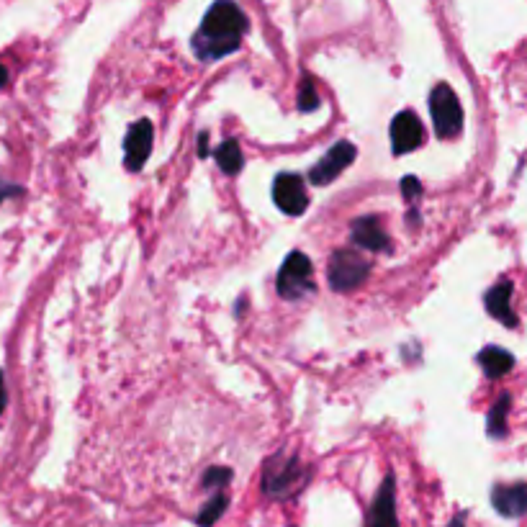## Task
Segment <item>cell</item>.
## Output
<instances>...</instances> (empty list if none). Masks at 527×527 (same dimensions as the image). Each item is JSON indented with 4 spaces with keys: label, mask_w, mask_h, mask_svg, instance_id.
<instances>
[{
    "label": "cell",
    "mask_w": 527,
    "mask_h": 527,
    "mask_svg": "<svg viewBox=\"0 0 527 527\" xmlns=\"http://www.w3.org/2000/svg\"><path fill=\"white\" fill-rule=\"evenodd\" d=\"M247 29L250 21L234 0H216L193 34L191 47L201 62H216L242 47Z\"/></svg>",
    "instance_id": "1"
},
{
    "label": "cell",
    "mask_w": 527,
    "mask_h": 527,
    "mask_svg": "<svg viewBox=\"0 0 527 527\" xmlns=\"http://www.w3.org/2000/svg\"><path fill=\"white\" fill-rule=\"evenodd\" d=\"M309 484V471L296 456H273L265 463L263 494L270 499H291Z\"/></svg>",
    "instance_id": "2"
},
{
    "label": "cell",
    "mask_w": 527,
    "mask_h": 527,
    "mask_svg": "<svg viewBox=\"0 0 527 527\" xmlns=\"http://www.w3.org/2000/svg\"><path fill=\"white\" fill-rule=\"evenodd\" d=\"M278 294L288 301H299L306 294H314V265L304 252L294 250L283 260L276 278Z\"/></svg>",
    "instance_id": "3"
},
{
    "label": "cell",
    "mask_w": 527,
    "mask_h": 527,
    "mask_svg": "<svg viewBox=\"0 0 527 527\" xmlns=\"http://www.w3.org/2000/svg\"><path fill=\"white\" fill-rule=\"evenodd\" d=\"M430 114L435 124V134L440 139H453L463 129V106L458 101L456 90L440 83L430 93Z\"/></svg>",
    "instance_id": "4"
},
{
    "label": "cell",
    "mask_w": 527,
    "mask_h": 527,
    "mask_svg": "<svg viewBox=\"0 0 527 527\" xmlns=\"http://www.w3.org/2000/svg\"><path fill=\"white\" fill-rule=\"evenodd\" d=\"M368 276H371V263L353 250H337L330 260V268H327L330 288L337 294L363 286Z\"/></svg>",
    "instance_id": "5"
},
{
    "label": "cell",
    "mask_w": 527,
    "mask_h": 527,
    "mask_svg": "<svg viewBox=\"0 0 527 527\" xmlns=\"http://www.w3.org/2000/svg\"><path fill=\"white\" fill-rule=\"evenodd\" d=\"M355 155H358L355 144H350L348 139H342V142H337L335 147L309 170L306 178H309V183H314V186H330V183H335V180L353 165Z\"/></svg>",
    "instance_id": "6"
},
{
    "label": "cell",
    "mask_w": 527,
    "mask_h": 527,
    "mask_svg": "<svg viewBox=\"0 0 527 527\" xmlns=\"http://www.w3.org/2000/svg\"><path fill=\"white\" fill-rule=\"evenodd\" d=\"M273 201L288 216H301L309 206V193L301 175L281 173L273 180Z\"/></svg>",
    "instance_id": "7"
},
{
    "label": "cell",
    "mask_w": 527,
    "mask_h": 527,
    "mask_svg": "<svg viewBox=\"0 0 527 527\" xmlns=\"http://www.w3.org/2000/svg\"><path fill=\"white\" fill-rule=\"evenodd\" d=\"M425 142V126L414 111H399L391 121V150L394 155H407L422 147Z\"/></svg>",
    "instance_id": "8"
},
{
    "label": "cell",
    "mask_w": 527,
    "mask_h": 527,
    "mask_svg": "<svg viewBox=\"0 0 527 527\" xmlns=\"http://www.w3.org/2000/svg\"><path fill=\"white\" fill-rule=\"evenodd\" d=\"M152 142H155V126L150 119H139L124 139V160L132 173L142 170L144 162L150 160Z\"/></svg>",
    "instance_id": "9"
},
{
    "label": "cell",
    "mask_w": 527,
    "mask_h": 527,
    "mask_svg": "<svg viewBox=\"0 0 527 527\" xmlns=\"http://www.w3.org/2000/svg\"><path fill=\"white\" fill-rule=\"evenodd\" d=\"M366 527H399V515H396V479L391 471L384 476L376 497H373Z\"/></svg>",
    "instance_id": "10"
},
{
    "label": "cell",
    "mask_w": 527,
    "mask_h": 527,
    "mask_svg": "<svg viewBox=\"0 0 527 527\" xmlns=\"http://www.w3.org/2000/svg\"><path fill=\"white\" fill-rule=\"evenodd\" d=\"M494 510L507 520H520L527 515V481L515 484H497L492 489Z\"/></svg>",
    "instance_id": "11"
},
{
    "label": "cell",
    "mask_w": 527,
    "mask_h": 527,
    "mask_svg": "<svg viewBox=\"0 0 527 527\" xmlns=\"http://www.w3.org/2000/svg\"><path fill=\"white\" fill-rule=\"evenodd\" d=\"M350 240L368 252H389L391 237L376 216H360L350 227Z\"/></svg>",
    "instance_id": "12"
},
{
    "label": "cell",
    "mask_w": 527,
    "mask_h": 527,
    "mask_svg": "<svg viewBox=\"0 0 527 527\" xmlns=\"http://www.w3.org/2000/svg\"><path fill=\"white\" fill-rule=\"evenodd\" d=\"M512 291H515V283H512L510 278H502L497 286H492L486 291L484 304H486V312L492 314L494 319H499L504 327L515 330L520 319H517V314L512 312Z\"/></svg>",
    "instance_id": "13"
},
{
    "label": "cell",
    "mask_w": 527,
    "mask_h": 527,
    "mask_svg": "<svg viewBox=\"0 0 527 527\" xmlns=\"http://www.w3.org/2000/svg\"><path fill=\"white\" fill-rule=\"evenodd\" d=\"M479 366H481V371H484L486 378L497 381V378H504L507 373L512 371V366H515V358H512V353H507V350L497 348V345H489V348H484L479 353Z\"/></svg>",
    "instance_id": "14"
},
{
    "label": "cell",
    "mask_w": 527,
    "mask_h": 527,
    "mask_svg": "<svg viewBox=\"0 0 527 527\" xmlns=\"http://www.w3.org/2000/svg\"><path fill=\"white\" fill-rule=\"evenodd\" d=\"M214 157H216V165H219V170H222L224 175H232V178L234 175H240L242 165H245L237 139H224V142L216 147Z\"/></svg>",
    "instance_id": "15"
},
{
    "label": "cell",
    "mask_w": 527,
    "mask_h": 527,
    "mask_svg": "<svg viewBox=\"0 0 527 527\" xmlns=\"http://www.w3.org/2000/svg\"><path fill=\"white\" fill-rule=\"evenodd\" d=\"M510 404L512 396L502 394L494 402L492 412H489V420H486V430H489V438H504L507 435V414H510Z\"/></svg>",
    "instance_id": "16"
},
{
    "label": "cell",
    "mask_w": 527,
    "mask_h": 527,
    "mask_svg": "<svg viewBox=\"0 0 527 527\" xmlns=\"http://www.w3.org/2000/svg\"><path fill=\"white\" fill-rule=\"evenodd\" d=\"M227 507H229V494L222 489V492H216L214 497H211L209 502H206L204 507H201V512L196 515V525L198 527L216 525V520H219V517H222L224 512H227Z\"/></svg>",
    "instance_id": "17"
},
{
    "label": "cell",
    "mask_w": 527,
    "mask_h": 527,
    "mask_svg": "<svg viewBox=\"0 0 527 527\" xmlns=\"http://www.w3.org/2000/svg\"><path fill=\"white\" fill-rule=\"evenodd\" d=\"M317 108H319L317 85H314L312 75H304V78H301V85H299V111H304V114H312V111H317Z\"/></svg>",
    "instance_id": "18"
},
{
    "label": "cell",
    "mask_w": 527,
    "mask_h": 527,
    "mask_svg": "<svg viewBox=\"0 0 527 527\" xmlns=\"http://www.w3.org/2000/svg\"><path fill=\"white\" fill-rule=\"evenodd\" d=\"M229 481H232V471H229V468L211 466L204 474V479H201V484H204V489H216V492H222V489H227Z\"/></svg>",
    "instance_id": "19"
},
{
    "label": "cell",
    "mask_w": 527,
    "mask_h": 527,
    "mask_svg": "<svg viewBox=\"0 0 527 527\" xmlns=\"http://www.w3.org/2000/svg\"><path fill=\"white\" fill-rule=\"evenodd\" d=\"M402 193L407 201H417L422 196V183L414 175H407V178H402Z\"/></svg>",
    "instance_id": "20"
},
{
    "label": "cell",
    "mask_w": 527,
    "mask_h": 527,
    "mask_svg": "<svg viewBox=\"0 0 527 527\" xmlns=\"http://www.w3.org/2000/svg\"><path fill=\"white\" fill-rule=\"evenodd\" d=\"M11 196H24V188L13 186V183H6V180L0 178V204Z\"/></svg>",
    "instance_id": "21"
},
{
    "label": "cell",
    "mask_w": 527,
    "mask_h": 527,
    "mask_svg": "<svg viewBox=\"0 0 527 527\" xmlns=\"http://www.w3.org/2000/svg\"><path fill=\"white\" fill-rule=\"evenodd\" d=\"M198 155L201 157H206L209 155V134H201V137H198Z\"/></svg>",
    "instance_id": "22"
},
{
    "label": "cell",
    "mask_w": 527,
    "mask_h": 527,
    "mask_svg": "<svg viewBox=\"0 0 527 527\" xmlns=\"http://www.w3.org/2000/svg\"><path fill=\"white\" fill-rule=\"evenodd\" d=\"M8 404V394H6V381H3V371H0V414L6 409Z\"/></svg>",
    "instance_id": "23"
},
{
    "label": "cell",
    "mask_w": 527,
    "mask_h": 527,
    "mask_svg": "<svg viewBox=\"0 0 527 527\" xmlns=\"http://www.w3.org/2000/svg\"><path fill=\"white\" fill-rule=\"evenodd\" d=\"M448 527H466V512H458V515H456V520L450 522Z\"/></svg>",
    "instance_id": "24"
},
{
    "label": "cell",
    "mask_w": 527,
    "mask_h": 527,
    "mask_svg": "<svg viewBox=\"0 0 527 527\" xmlns=\"http://www.w3.org/2000/svg\"><path fill=\"white\" fill-rule=\"evenodd\" d=\"M6 83H8V70L3 65H0V88H3Z\"/></svg>",
    "instance_id": "25"
}]
</instances>
